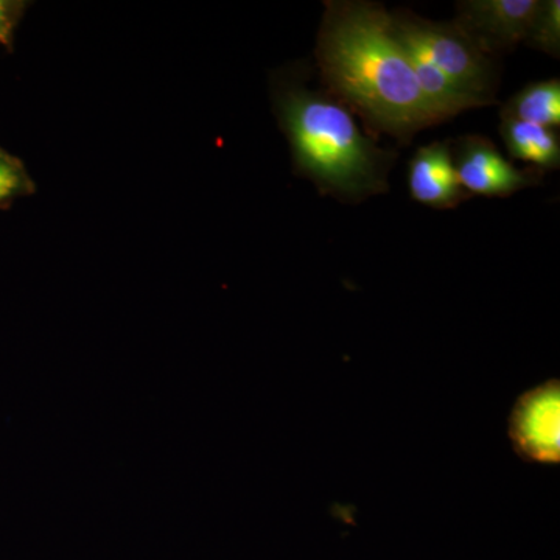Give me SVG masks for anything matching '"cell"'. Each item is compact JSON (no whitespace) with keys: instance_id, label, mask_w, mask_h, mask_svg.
<instances>
[{"instance_id":"cell-1","label":"cell","mask_w":560,"mask_h":560,"mask_svg":"<svg viewBox=\"0 0 560 560\" xmlns=\"http://www.w3.org/2000/svg\"><path fill=\"white\" fill-rule=\"evenodd\" d=\"M316 58L329 94L355 109L372 130L407 143L422 128L441 124L382 5L326 2Z\"/></svg>"},{"instance_id":"cell-2","label":"cell","mask_w":560,"mask_h":560,"mask_svg":"<svg viewBox=\"0 0 560 560\" xmlns=\"http://www.w3.org/2000/svg\"><path fill=\"white\" fill-rule=\"evenodd\" d=\"M280 113L296 167L320 194L357 201L388 189L394 153L364 136L329 92L294 88L283 95Z\"/></svg>"},{"instance_id":"cell-3","label":"cell","mask_w":560,"mask_h":560,"mask_svg":"<svg viewBox=\"0 0 560 560\" xmlns=\"http://www.w3.org/2000/svg\"><path fill=\"white\" fill-rule=\"evenodd\" d=\"M419 40L431 61L464 92L485 102L495 103L499 77L488 54L453 22H430L408 11L393 14Z\"/></svg>"},{"instance_id":"cell-4","label":"cell","mask_w":560,"mask_h":560,"mask_svg":"<svg viewBox=\"0 0 560 560\" xmlns=\"http://www.w3.org/2000/svg\"><path fill=\"white\" fill-rule=\"evenodd\" d=\"M508 438L518 458L558 466L560 460V383L551 378L515 400L508 418Z\"/></svg>"},{"instance_id":"cell-5","label":"cell","mask_w":560,"mask_h":560,"mask_svg":"<svg viewBox=\"0 0 560 560\" xmlns=\"http://www.w3.org/2000/svg\"><path fill=\"white\" fill-rule=\"evenodd\" d=\"M460 186L470 195L510 197L515 191L539 186L544 172L517 168L485 136H464L452 149Z\"/></svg>"},{"instance_id":"cell-6","label":"cell","mask_w":560,"mask_h":560,"mask_svg":"<svg viewBox=\"0 0 560 560\" xmlns=\"http://www.w3.org/2000/svg\"><path fill=\"white\" fill-rule=\"evenodd\" d=\"M541 0H467L458 3L456 24L485 54L514 50L528 39Z\"/></svg>"},{"instance_id":"cell-7","label":"cell","mask_w":560,"mask_h":560,"mask_svg":"<svg viewBox=\"0 0 560 560\" xmlns=\"http://www.w3.org/2000/svg\"><path fill=\"white\" fill-rule=\"evenodd\" d=\"M408 184L412 200L434 209H453L470 198L460 186L448 142H433L416 151Z\"/></svg>"},{"instance_id":"cell-8","label":"cell","mask_w":560,"mask_h":560,"mask_svg":"<svg viewBox=\"0 0 560 560\" xmlns=\"http://www.w3.org/2000/svg\"><path fill=\"white\" fill-rule=\"evenodd\" d=\"M390 32L396 36L405 51L415 72L416 80L423 97L442 121L451 119L456 114L471 108L488 106L485 102L471 97L455 83L438 66L431 61L429 54L420 46L418 39L400 24L393 14H389Z\"/></svg>"},{"instance_id":"cell-9","label":"cell","mask_w":560,"mask_h":560,"mask_svg":"<svg viewBox=\"0 0 560 560\" xmlns=\"http://www.w3.org/2000/svg\"><path fill=\"white\" fill-rule=\"evenodd\" d=\"M501 138L514 160L529 162L539 171H556L560 165L558 131L514 119H501Z\"/></svg>"},{"instance_id":"cell-10","label":"cell","mask_w":560,"mask_h":560,"mask_svg":"<svg viewBox=\"0 0 560 560\" xmlns=\"http://www.w3.org/2000/svg\"><path fill=\"white\" fill-rule=\"evenodd\" d=\"M501 119H514L558 128L560 125V83L558 79L536 81L523 88L501 109Z\"/></svg>"},{"instance_id":"cell-11","label":"cell","mask_w":560,"mask_h":560,"mask_svg":"<svg viewBox=\"0 0 560 560\" xmlns=\"http://www.w3.org/2000/svg\"><path fill=\"white\" fill-rule=\"evenodd\" d=\"M528 46L559 58L560 54V2L559 0H541L536 20L530 27Z\"/></svg>"},{"instance_id":"cell-12","label":"cell","mask_w":560,"mask_h":560,"mask_svg":"<svg viewBox=\"0 0 560 560\" xmlns=\"http://www.w3.org/2000/svg\"><path fill=\"white\" fill-rule=\"evenodd\" d=\"M21 173L5 158L0 156V201L13 197L20 190Z\"/></svg>"},{"instance_id":"cell-13","label":"cell","mask_w":560,"mask_h":560,"mask_svg":"<svg viewBox=\"0 0 560 560\" xmlns=\"http://www.w3.org/2000/svg\"><path fill=\"white\" fill-rule=\"evenodd\" d=\"M11 16H10V7L9 3L2 2L0 0V40L7 43L10 35L11 28Z\"/></svg>"},{"instance_id":"cell-14","label":"cell","mask_w":560,"mask_h":560,"mask_svg":"<svg viewBox=\"0 0 560 560\" xmlns=\"http://www.w3.org/2000/svg\"><path fill=\"white\" fill-rule=\"evenodd\" d=\"M0 156H2V153H0Z\"/></svg>"}]
</instances>
